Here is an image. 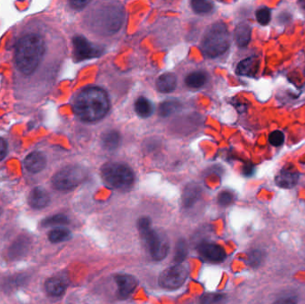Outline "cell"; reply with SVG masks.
<instances>
[{
	"label": "cell",
	"instance_id": "cell-1",
	"mask_svg": "<svg viewBox=\"0 0 305 304\" xmlns=\"http://www.w3.org/2000/svg\"><path fill=\"white\" fill-rule=\"evenodd\" d=\"M46 53V43L42 36L30 32L21 36L15 45L14 64L24 76L33 74L42 63Z\"/></svg>",
	"mask_w": 305,
	"mask_h": 304
},
{
	"label": "cell",
	"instance_id": "cell-2",
	"mask_svg": "<svg viewBox=\"0 0 305 304\" xmlns=\"http://www.w3.org/2000/svg\"><path fill=\"white\" fill-rule=\"evenodd\" d=\"M109 106V98L105 90L89 87L82 89L75 97L73 111L81 120L92 122L106 116Z\"/></svg>",
	"mask_w": 305,
	"mask_h": 304
},
{
	"label": "cell",
	"instance_id": "cell-3",
	"mask_svg": "<svg viewBox=\"0 0 305 304\" xmlns=\"http://www.w3.org/2000/svg\"><path fill=\"white\" fill-rule=\"evenodd\" d=\"M231 45V37L223 22L212 25L202 38L201 48L205 57L215 58L223 55Z\"/></svg>",
	"mask_w": 305,
	"mask_h": 304
},
{
	"label": "cell",
	"instance_id": "cell-4",
	"mask_svg": "<svg viewBox=\"0 0 305 304\" xmlns=\"http://www.w3.org/2000/svg\"><path fill=\"white\" fill-rule=\"evenodd\" d=\"M102 178L108 187L118 190H127L134 182L133 171L124 163H107L102 168Z\"/></svg>",
	"mask_w": 305,
	"mask_h": 304
},
{
	"label": "cell",
	"instance_id": "cell-5",
	"mask_svg": "<svg viewBox=\"0 0 305 304\" xmlns=\"http://www.w3.org/2000/svg\"><path fill=\"white\" fill-rule=\"evenodd\" d=\"M139 230L143 241L152 259L161 261L166 257L169 251V244L161 235L151 229V221L148 218L143 217L139 220Z\"/></svg>",
	"mask_w": 305,
	"mask_h": 304
},
{
	"label": "cell",
	"instance_id": "cell-6",
	"mask_svg": "<svg viewBox=\"0 0 305 304\" xmlns=\"http://www.w3.org/2000/svg\"><path fill=\"white\" fill-rule=\"evenodd\" d=\"M85 177V171L82 167L67 166L54 176L52 184L57 190L67 191L81 184Z\"/></svg>",
	"mask_w": 305,
	"mask_h": 304
},
{
	"label": "cell",
	"instance_id": "cell-7",
	"mask_svg": "<svg viewBox=\"0 0 305 304\" xmlns=\"http://www.w3.org/2000/svg\"><path fill=\"white\" fill-rule=\"evenodd\" d=\"M188 276L187 268L181 264H177L165 269L160 275L159 285L165 289H177L185 283Z\"/></svg>",
	"mask_w": 305,
	"mask_h": 304
},
{
	"label": "cell",
	"instance_id": "cell-8",
	"mask_svg": "<svg viewBox=\"0 0 305 304\" xmlns=\"http://www.w3.org/2000/svg\"><path fill=\"white\" fill-rule=\"evenodd\" d=\"M123 21L122 10L118 7H111L103 11V14L98 15L97 25L107 33H114L120 29Z\"/></svg>",
	"mask_w": 305,
	"mask_h": 304
},
{
	"label": "cell",
	"instance_id": "cell-9",
	"mask_svg": "<svg viewBox=\"0 0 305 304\" xmlns=\"http://www.w3.org/2000/svg\"><path fill=\"white\" fill-rule=\"evenodd\" d=\"M72 43L74 48V56L78 60L96 58L100 57L103 53V49L100 46L94 45L83 36H75Z\"/></svg>",
	"mask_w": 305,
	"mask_h": 304
},
{
	"label": "cell",
	"instance_id": "cell-10",
	"mask_svg": "<svg viewBox=\"0 0 305 304\" xmlns=\"http://www.w3.org/2000/svg\"><path fill=\"white\" fill-rule=\"evenodd\" d=\"M32 246V240L26 235H21L13 242L7 251V257L11 261H18L25 257Z\"/></svg>",
	"mask_w": 305,
	"mask_h": 304
},
{
	"label": "cell",
	"instance_id": "cell-11",
	"mask_svg": "<svg viewBox=\"0 0 305 304\" xmlns=\"http://www.w3.org/2000/svg\"><path fill=\"white\" fill-rule=\"evenodd\" d=\"M198 251L204 258L209 262H223L226 258V251L219 244L205 242L199 244Z\"/></svg>",
	"mask_w": 305,
	"mask_h": 304
},
{
	"label": "cell",
	"instance_id": "cell-12",
	"mask_svg": "<svg viewBox=\"0 0 305 304\" xmlns=\"http://www.w3.org/2000/svg\"><path fill=\"white\" fill-rule=\"evenodd\" d=\"M275 181L279 188L290 189L298 183V171L293 165H287L277 173Z\"/></svg>",
	"mask_w": 305,
	"mask_h": 304
},
{
	"label": "cell",
	"instance_id": "cell-13",
	"mask_svg": "<svg viewBox=\"0 0 305 304\" xmlns=\"http://www.w3.org/2000/svg\"><path fill=\"white\" fill-rule=\"evenodd\" d=\"M115 281L117 284L118 295L122 299L129 297L138 286V281L132 275H117Z\"/></svg>",
	"mask_w": 305,
	"mask_h": 304
},
{
	"label": "cell",
	"instance_id": "cell-14",
	"mask_svg": "<svg viewBox=\"0 0 305 304\" xmlns=\"http://www.w3.org/2000/svg\"><path fill=\"white\" fill-rule=\"evenodd\" d=\"M46 165V156L42 153L32 152L26 156L24 160V166L26 170L32 173H39L42 171Z\"/></svg>",
	"mask_w": 305,
	"mask_h": 304
},
{
	"label": "cell",
	"instance_id": "cell-15",
	"mask_svg": "<svg viewBox=\"0 0 305 304\" xmlns=\"http://www.w3.org/2000/svg\"><path fill=\"white\" fill-rule=\"evenodd\" d=\"M50 202L48 193L42 188H35L32 189L28 197V202L32 208L36 210L46 207Z\"/></svg>",
	"mask_w": 305,
	"mask_h": 304
},
{
	"label": "cell",
	"instance_id": "cell-16",
	"mask_svg": "<svg viewBox=\"0 0 305 304\" xmlns=\"http://www.w3.org/2000/svg\"><path fill=\"white\" fill-rule=\"evenodd\" d=\"M260 60L258 57H248L241 61L237 68V73L242 76L255 77L259 71Z\"/></svg>",
	"mask_w": 305,
	"mask_h": 304
},
{
	"label": "cell",
	"instance_id": "cell-17",
	"mask_svg": "<svg viewBox=\"0 0 305 304\" xmlns=\"http://www.w3.org/2000/svg\"><path fill=\"white\" fill-rule=\"evenodd\" d=\"M67 288V284L63 278L58 276H53L46 280L45 283V289L46 293L49 294L50 296L58 297L65 293Z\"/></svg>",
	"mask_w": 305,
	"mask_h": 304
},
{
	"label": "cell",
	"instance_id": "cell-18",
	"mask_svg": "<svg viewBox=\"0 0 305 304\" xmlns=\"http://www.w3.org/2000/svg\"><path fill=\"white\" fill-rule=\"evenodd\" d=\"M252 29L247 23H240L237 26L235 31V40L238 46L244 47L248 45L251 40Z\"/></svg>",
	"mask_w": 305,
	"mask_h": 304
},
{
	"label": "cell",
	"instance_id": "cell-19",
	"mask_svg": "<svg viewBox=\"0 0 305 304\" xmlns=\"http://www.w3.org/2000/svg\"><path fill=\"white\" fill-rule=\"evenodd\" d=\"M177 85V79L172 73H164L157 79L156 87L162 93H170L173 91Z\"/></svg>",
	"mask_w": 305,
	"mask_h": 304
},
{
	"label": "cell",
	"instance_id": "cell-20",
	"mask_svg": "<svg viewBox=\"0 0 305 304\" xmlns=\"http://www.w3.org/2000/svg\"><path fill=\"white\" fill-rule=\"evenodd\" d=\"M201 196V188L197 185H189L183 193V204L186 207H191Z\"/></svg>",
	"mask_w": 305,
	"mask_h": 304
},
{
	"label": "cell",
	"instance_id": "cell-21",
	"mask_svg": "<svg viewBox=\"0 0 305 304\" xmlns=\"http://www.w3.org/2000/svg\"><path fill=\"white\" fill-rule=\"evenodd\" d=\"M121 142V136L116 131H108L102 135V145L108 151L117 148Z\"/></svg>",
	"mask_w": 305,
	"mask_h": 304
},
{
	"label": "cell",
	"instance_id": "cell-22",
	"mask_svg": "<svg viewBox=\"0 0 305 304\" xmlns=\"http://www.w3.org/2000/svg\"><path fill=\"white\" fill-rule=\"evenodd\" d=\"M207 81V75L204 71H193L187 76L186 84L191 89H200Z\"/></svg>",
	"mask_w": 305,
	"mask_h": 304
},
{
	"label": "cell",
	"instance_id": "cell-23",
	"mask_svg": "<svg viewBox=\"0 0 305 304\" xmlns=\"http://www.w3.org/2000/svg\"><path fill=\"white\" fill-rule=\"evenodd\" d=\"M152 105L146 97H139L135 103V111L138 115L142 118L151 116L152 113Z\"/></svg>",
	"mask_w": 305,
	"mask_h": 304
},
{
	"label": "cell",
	"instance_id": "cell-24",
	"mask_svg": "<svg viewBox=\"0 0 305 304\" xmlns=\"http://www.w3.org/2000/svg\"><path fill=\"white\" fill-rule=\"evenodd\" d=\"M71 237V231L67 229H64V227H57V229L51 230L48 234V239L53 244H58V243L69 240Z\"/></svg>",
	"mask_w": 305,
	"mask_h": 304
},
{
	"label": "cell",
	"instance_id": "cell-25",
	"mask_svg": "<svg viewBox=\"0 0 305 304\" xmlns=\"http://www.w3.org/2000/svg\"><path fill=\"white\" fill-rule=\"evenodd\" d=\"M181 103L177 101H165L159 107V113L161 116L168 117L177 113L181 109Z\"/></svg>",
	"mask_w": 305,
	"mask_h": 304
},
{
	"label": "cell",
	"instance_id": "cell-26",
	"mask_svg": "<svg viewBox=\"0 0 305 304\" xmlns=\"http://www.w3.org/2000/svg\"><path fill=\"white\" fill-rule=\"evenodd\" d=\"M69 222L70 220L68 219L67 216L64 214H57L44 219L41 222V225L42 226H57V225H66Z\"/></svg>",
	"mask_w": 305,
	"mask_h": 304
},
{
	"label": "cell",
	"instance_id": "cell-27",
	"mask_svg": "<svg viewBox=\"0 0 305 304\" xmlns=\"http://www.w3.org/2000/svg\"><path fill=\"white\" fill-rule=\"evenodd\" d=\"M192 8L197 14H208L213 10V3L205 0H194L191 2Z\"/></svg>",
	"mask_w": 305,
	"mask_h": 304
},
{
	"label": "cell",
	"instance_id": "cell-28",
	"mask_svg": "<svg viewBox=\"0 0 305 304\" xmlns=\"http://www.w3.org/2000/svg\"><path fill=\"white\" fill-rule=\"evenodd\" d=\"M188 255V246L184 240H181L177 242L176 244V249H175V255H174V260L177 263H181L183 262Z\"/></svg>",
	"mask_w": 305,
	"mask_h": 304
},
{
	"label": "cell",
	"instance_id": "cell-29",
	"mask_svg": "<svg viewBox=\"0 0 305 304\" xmlns=\"http://www.w3.org/2000/svg\"><path fill=\"white\" fill-rule=\"evenodd\" d=\"M225 301V295L220 294H206L201 297V304H222Z\"/></svg>",
	"mask_w": 305,
	"mask_h": 304
},
{
	"label": "cell",
	"instance_id": "cell-30",
	"mask_svg": "<svg viewBox=\"0 0 305 304\" xmlns=\"http://www.w3.org/2000/svg\"><path fill=\"white\" fill-rule=\"evenodd\" d=\"M263 251H259V250H253V251L249 252L247 262L251 267H253V268L258 267V266L261 265V263L263 262Z\"/></svg>",
	"mask_w": 305,
	"mask_h": 304
},
{
	"label": "cell",
	"instance_id": "cell-31",
	"mask_svg": "<svg viewBox=\"0 0 305 304\" xmlns=\"http://www.w3.org/2000/svg\"><path fill=\"white\" fill-rule=\"evenodd\" d=\"M271 14L268 7H262L256 12V19L260 24L267 25L270 21Z\"/></svg>",
	"mask_w": 305,
	"mask_h": 304
},
{
	"label": "cell",
	"instance_id": "cell-32",
	"mask_svg": "<svg viewBox=\"0 0 305 304\" xmlns=\"http://www.w3.org/2000/svg\"><path fill=\"white\" fill-rule=\"evenodd\" d=\"M269 141L274 146H279L283 145L285 141V135L281 131H275L271 132L269 137Z\"/></svg>",
	"mask_w": 305,
	"mask_h": 304
},
{
	"label": "cell",
	"instance_id": "cell-33",
	"mask_svg": "<svg viewBox=\"0 0 305 304\" xmlns=\"http://www.w3.org/2000/svg\"><path fill=\"white\" fill-rule=\"evenodd\" d=\"M234 195L230 191H223L218 196V202L221 206H228L233 202Z\"/></svg>",
	"mask_w": 305,
	"mask_h": 304
},
{
	"label": "cell",
	"instance_id": "cell-34",
	"mask_svg": "<svg viewBox=\"0 0 305 304\" xmlns=\"http://www.w3.org/2000/svg\"><path fill=\"white\" fill-rule=\"evenodd\" d=\"M297 298L295 296H285L277 299L275 301L273 304H297Z\"/></svg>",
	"mask_w": 305,
	"mask_h": 304
},
{
	"label": "cell",
	"instance_id": "cell-35",
	"mask_svg": "<svg viewBox=\"0 0 305 304\" xmlns=\"http://www.w3.org/2000/svg\"><path fill=\"white\" fill-rule=\"evenodd\" d=\"M24 281L25 277L22 275L20 276H13L11 280L7 281V285H8L7 288H10V289L11 288H14L15 285H21V283L24 282Z\"/></svg>",
	"mask_w": 305,
	"mask_h": 304
},
{
	"label": "cell",
	"instance_id": "cell-36",
	"mask_svg": "<svg viewBox=\"0 0 305 304\" xmlns=\"http://www.w3.org/2000/svg\"><path fill=\"white\" fill-rule=\"evenodd\" d=\"M7 154V144L5 139L0 138V161L6 157Z\"/></svg>",
	"mask_w": 305,
	"mask_h": 304
},
{
	"label": "cell",
	"instance_id": "cell-37",
	"mask_svg": "<svg viewBox=\"0 0 305 304\" xmlns=\"http://www.w3.org/2000/svg\"><path fill=\"white\" fill-rule=\"evenodd\" d=\"M88 4H89L88 1H71L70 2L71 7L76 10H81L82 8H84Z\"/></svg>",
	"mask_w": 305,
	"mask_h": 304
},
{
	"label": "cell",
	"instance_id": "cell-38",
	"mask_svg": "<svg viewBox=\"0 0 305 304\" xmlns=\"http://www.w3.org/2000/svg\"><path fill=\"white\" fill-rule=\"evenodd\" d=\"M255 172V166L251 164V163H248V164H246L244 166L243 168V174L246 176V177H250V176H252V174Z\"/></svg>",
	"mask_w": 305,
	"mask_h": 304
}]
</instances>
